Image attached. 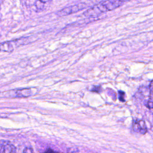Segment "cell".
<instances>
[{"label":"cell","instance_id":"6da1fadb","mask_svg":"<svg viewBox=\"0 0 153 153\" xmlns=\"http://www.w3.org/2000/svg\"><path fill=\"white\" fill-rule=\"evenodd\" d=\"M124 0H105L84 11V16L86 17H97L103 13L115 10L121 6Z\"/></svg>","mask_w":153,"mask_h":153},{"label":"cell","instance_id":"7a4b0ae2","mask_svg":"<svg viewBox=\"0 0 153 153\" xmlns=\"http://www.w3.org/2000/svg\"><path fill=\"white\" fill-rule=\"evenodd\" d=\"M27 39V38H22L13 41H11L0 43V51L11 53L14 50L15 46L17 47L22 45L23 44H26Z\"/></svg>","mask_w":153,"mask_h":153},{"label":"cell","instance_id":"3957f363","mask_svg":"<svg viewBox=\"0 0 153 153\" xmlns=\"http://www.w3.org/2000/svg\"><path fill=\"white\" fill-rule=\"evenodd\" d=\"M85 7V4L84 3H79L67 7L58 12V15L60 16H67L75 13H76Z\"/></svg>","mask_w":153,"mask_h":153},{"label":"cell","instance_id":"277c9868","mask_svg":"<svg viewBox=\"0 0 153 153\" xmlns=\"http://www.w3.org/2000/svg\"><path fill=\"white\" fill-rule=\"evenodd\" d=\"M133 129L134 131L144 134L147 132V127L143 120H136L133 122Z\"/></svg>","mask_w":153,"mask_h":153},{"label":"cell","instance_id":"5b68a950","mask_svg":"<svg viewBox=\"0 0 153 153\" xmlns=\"http://www.w3.org/2000/svg\"><path fill=\"white\" fill-rule=\"evenodd\" d=\"M0 153H16L15 146L6 141L0 142Z\"/></svg>","mask_w":153,"mask_h":153},{"label":"cell","instance_id":"8992f818","mask_svg":"<svg viewBox=\"0 0 153 153\" xmlns=\"http://www.w3.org/2000/svg\"><path fill=\"white\" fill-rule=\"evenodd\" d=\"M16 96L18 97H26L32 94V90L29 88L18 90L15 93Z\"/></svg>","mask_w":153,"mask_h":153},{"label":"cell","instance_id":"52a82bcc","mask_svg":"<svg viewBox=\"0 0 153 153\" xmlns=\"http://www.w3.org/2000/svg\"><path fill=\"white\" fill-rule=\"evenodd\" d=\"M149 94H150V99H153V81L151 82L149 85Z\"/></svg>","mask_w":153,"mask_h":153},{"label":"cell","instance_id":"ba28073f","mask_svg":"<svg viewBox=\"0 0 153 153\" xmlns=\"http://www.w3.org/2000/svg\"><path fill=\"white\" fill-rule=\"evenodd\" d=\"M124 95H125V94H124V92H123V91H119V99H120V100L121 101V102H124L125 101V99H124Z\"/></svg>","mask_w":153,"mask_h":153},{"label":"cell","instance_id":"9c48e42d","mask_svg":"<svg viewBox=\"0 0 153 153\" xmlns=\"http://www.w3.org/2000/svg\"><path fill=\"white\" fill-rule=\"evenodd\" d=\"M146 106L148 108L153 109V99H150V100L146 103Z\"/></svg>","mask_w":153,"mask_h":153},{"label":"cell","instance_id":"30bf717a","mask_svg":"<svg viewBox=\"0 0 153 153\" xmlns=\"http://www.w3.org/2000/svg\"><path fill=\"white\" fill-rule=\"evenodd\" d=\"M23 153H33V149L30 147H27L24 149L23 151Z\"/></svg>","mask_w":153,"mask_h":153},{"label":"cell","instance_id":"8fae6325","mask_svg":"<svg viewBox=\"0 0 153 153\" xmlns=\"http://www.w3.org/2000/svg\"><path fill=\"white\" fill-rule=\"evenodd\" d=\"M44 153H59V152H56V151H53V150L51 149H47V150L45 151V152Z\"/></svg>","mask_w":153,"mask_h":153},{"label":"cell","instance_id":"7c38bea8","mask_svg":"<svg viewBox=\"0 0 153 153\" xmlns=\"http://www.w3.org/2000/svg\"><path fill=\"white\" fill-rule=\"evenodd\" d=\"M41 2H47V1H48L49 0H39Z\"/></svg>","mask_w":153,"mask_h":153}]
</instances>
